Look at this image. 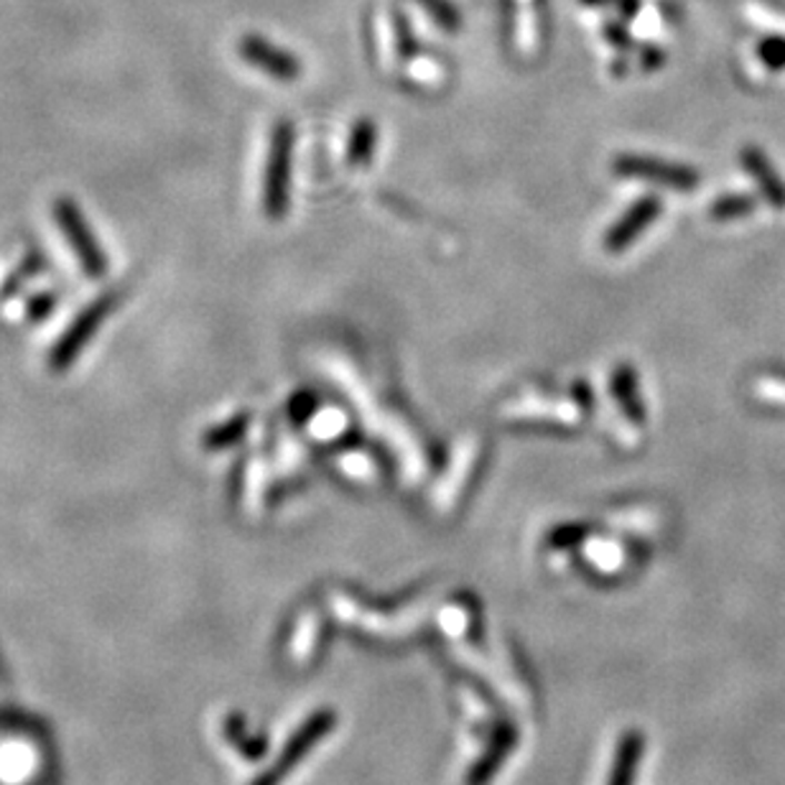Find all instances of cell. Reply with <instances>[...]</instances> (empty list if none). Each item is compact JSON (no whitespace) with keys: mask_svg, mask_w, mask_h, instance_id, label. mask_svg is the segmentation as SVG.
I'll return each instance as SVG.
<instances>
[{"mask_svg":"<svg viewBox=\"0 0 785 785\" xmlns=\"http://www.w3.org/2000/svg\"><path fill=\"white\" fill-rule=\"evenodd\" d=\"M375 138H378V130H375V126L370 123V120H362V123H357L355 133H352V141H350V161L352 163H360V161L368 159V156L372 153Z\"/></svg>","mask_w":785,"mask_h":785,"instance_id":"2e32d148","label":"cell"},{"mask_svg":"<svg viewBox=\"0 0 785 785\" xmlns=\"http://www.w3.org/2000/svg\"><path fill=\"white\" fill-rule=\"evenodd\" d=\"M240 57L246 59L250 67L260 69L268 77H276V80L291 82L301 74V62L289 51H284L276 43H270L268 39L258 37V33H246L238 43Z\"/></svg>","mask_w":785,"mask_h":785,"instance_id":"5b68a950","label":"cell"},{"mask_svg":"<svg viewBox=\"0 0 785 785\" xmlns=\"http://www.w3.org/2000/svg\"><path fill=\"white\" fill-rule=\"evenodd\" d=\"M757 54H761L763 62L771 69H783L785 67V39H767L761 43V49H757Z\"/></svg>","mask_w":785,"mask_h":785,"instance_id":"d6986e66","label":"cell"},{"mask_svg":"<svg viewBox=\"0 0 785 785\" xmlns=\"http://www.w3.org/2000/svg\"><path fill=\"white\" fill-rule=\"evenodd\" d=\"M617 173H623V177H635V179H645L653 181V185H663L668 189H682L688 191L696 187V177L694 171L682 169V166L674 163H663L656 159H643V156H623V159L615 161Z\"/></svg>","mask_w":785,"mask_h":785,"instance_id":"8992f818","label":"cell"},{"mask_svg":"<svg viewBox=\"0 0 785 785\" xmlns=\"http://www.w3.org/2000/svg\"><path fill=\"white\" fill-rule=\"evenodd\" d=\"M335 727H337V714L331 709H319L309 714L301 727L294 732L289 743L284 745L281 755L276 757V763L270 765L252 785H281L286 778H289V773L296 771V767L304 763V757H307Z\"/></svg>","mask_w":785,"mask_h":785,"instance_id":"277c9868","label":"cell"},{"mask_svg":"<svg viewBox=\"0 0 785 785\" xmlns=\"http://www.w3.org/2000/svg\"><path fill=\"white\" fill-rule=\"evenodd\" d=\"M54 220L62 230L64 240L72 248L77 264H80L82 274L90 278V281H100L108 274V256L100 246V240L95 238V232L90 225H87L82 209L77 207L74 199L59 197L54 202Z\"/></svg>","mask_w":785,"mask_h":785,"instance_id":"7a4b0ae2","label":"cell"},{"mask_svg":"<svg viewBox=\"0 0 785 785\" xmlns=\"http://www.w3.org/2000/svg\"><path fill=\"white\" fill-rule=\"evenodd\" d=\"M645 753V737L643 732H627L620 739L615 753V765L609 771L607 785H633L635 773H638V765L643 763Z\"/></svg>","mask_w":785,"mask_h":785,"instance_id":"9c48e42d","label":"cell"},{"mask_svg":"<svg viewBox=\"0 0 785 785\" xmlns=\"http://www.w3.org/2000/svg\"><path fill=\"white\" fill-rule=\"evenodd\" d=\"M584 3H587V6H605L607 0H584Z\"/></svg>","mask_w":785,"mask_h":785,"instance_id":"7402d4cb","label":"cell"},{"mask_svg":"<svg viewBox=\"0 0 785 785\" xmlns=\"http://www.w3.org/2000/svg\"><path fill=\"white\" fill-rule=\"evenodd\" d=\"M418 3H421L426 11L444 26V29L455 31L459 26V13L449 6V0H418Z\"/></svg>","mask_w":785,"mask_h":785,"instance_id":"ac0fdd59","label":"cell"},{"mask_svg":"<svg viewBox=\"0 0 785 785\" xmlns=\"http://www.w3.org/2000/svg\"><path fill=\"white\" fill-rule=\"evenodd\" d=\"M250 426V414H235L230 416L228 421L212 426V429H207L202 436V449L205 451H225L238 444L242 436H246Z\"/></svg>","mask_w":785,"mask_h":785,"instance_id":"7c38bea8","label":"cell"},{"mask_svg":"<svg viewBox=\"0 0 785 785\" xmlns=\"http://www.w3.org/2000/svg\"><path fill=\"white\" fill-rule=\"evenodd\" d=\"M314 408H317V400H314L311 396H307V392H301V396H296L291 400V416L296 418V421H304V418H309Z\"/></svg>","mask_w":785,"mask_h":785,"instance_id":"ffe728a7","label":"cell"},{"mask_svg":"<svg viewBox=\"0 0 785 785\" xmlns=\"http://www.w3.org/2000/svg\"><path fill=\"white\" fill-rule=\"evenodd\" d=\"M743 159L747 163V171L753 173L757 181H761L767 202L775 205V207H783L785 205V185L781 181L778 173H775L771 161L765 159V153L757 151V148H745Z\"/></svg>","mask_w":785,"mask_h":785,"instance_id":"8fae6325","label":"cell"},{"mask_svg":"<svg viewBox=\"0 0 785 785\" xmlns=\"http://www.w3.org/2000/svg\"><path fill=\"white\" fill-rule=\"evenodd\" d=\"M123 296H126L123 289H110L80 309V314L69 321V327L62 331V335H59L54 347H51V352L47 357V365H49L51 372L62 375L72 368L77 360H80L85 347L90 345L95 337H98L100 327L112 317V314L118 311Z\"/></svg>","mask_w":785,"mask_h":785,"instance_id":"6da1fadb","label":"cell"},{"mask_svg":"<svg viewBox=\"0 0 785 785\" xmlns=\"http://www.w3.org/2000/svg\"><path fill=\"white\" fill-rule=\"evenodd\" d=\"M658 212H660L658 199L648 197V199H643V202H635L630 212H627L623 220L617 222L613 230H609V235L605 238L607 250L609 252L625 250L645 228H648L653 220H656Z\"/></svg>","mask_w":785,"mask_h":785,"instance_id":"52a82bcc","label":"cell"},{"mask_svg":"<svg viewBox=\"0 0 785 785\" xmlns=\"http://www.w3.org/2000/svg\"><path fill=\"white\" fill-rule=\"evenodd\" d=\"M43 268H47V256H43V250L33 248L26 252L11 274L6 276V281L0 284V301H11L23 289H29V284L37 281V278L43 274Z\"/></svg>","mask_w":785,"mask_h":785,"instance_id":"30bf717a","label":"cell"},{"mask_svg":"<svg viewBox=\"0 0 785 785\" xmlns=\"http://www.w3.org/2000/svg\"><path fill=\"white\" fill-rule=\"evenodd\" d=\"M225 737H228V743L238 749L246 761H260L266 753V739L250 737L246 722L240 719V714H230L228 722H225Z\"/></svg>","mask_w":785,"mask_h":785,"instance_id":"4fadbf2b","label":"cell"},{"mask_svg":"<svg viewBox=\"0 0 785 785\" xmlns=\"http://www.w3.org/2000/svg\"><path fill=\"white\" fill-rule=\"evenodd\" d=\"M296 133L289 120H281L270 136V153L264 185V209L270 220H281L289 209V181Z\"/></svg>","mask_w":785,"mask_h":785,"instance_id":"3957f363","label":"cell"},{"mask_svg":"<svg viewBox=\"0 0 785 785\" xmlns=\"http://www.w3.org/2000/svg\"><path fill=\"white\" fill-rule=\"evenodd\" d=\"M747 212H753V199L749 197H727L712 207V215L717 220H732V217H743Z\"/></svg>","mask_w":785,"mask_h":785,"instance_id":"e0dca14e","label":"cell"},{"mask_svg":"<svg viewBox=\"0 0 785 785\" xmlns=\"http://www.w3.org/2000/svg\"><path fill=\"white\" fill-rule=\"evenodd\" d=\"M57 307H59V291H39L26 301L23 317L26 321H31V325H41L43 319H49L51 314H54Z\"/></svg>","mask_w":785,"mask_h":785,"instance_id":"9a60e30c","label":"cell"},{"mask_svg":"<svg viewBox=\"0 0 785 785\" xmlns=\"http://www.w3.org/2000/svg\"><path fill=\"white\" fill-rule=\"evenodd\" d=\"M615 396L633 421H643V400L638 398V392H635V378L627 368L615 375Z\"/></svg>","mask_w":785,"mask_h":785,"instance_id":"5bb4252c","label":"cell"},{"mask_svg":"<svg viewBox=\"0 0 785 785\" xmlns=\"http://www.w3.org/2000/svg\"><path fill=\"white\" fill-rule=\"evenodd\" d=\"M518 743V737H516V729L513 727H503L500 732H495L493 739H490V745L485 747V753L479 761L469 767V773H467V785H487L493 778H495V773L500 771L503 763H505V757L510 755V749L516 747Z\"/></svg>","mask_w":785,"mask_h":785,"instance_id":"ba28073f","label":"cell"},{"mask_svg":"<svg viewBox=\"0 0 785 785\" xmlns=\"http://www.w3.org/2000/svg\"><path fill=\"white\" fill-rule=\"evenodd\" d=\"M582 526H566L562 530H554V536H552V546H569V544H577V540L582 538Z\"/></svg>","mask_w":785,"mask_h":785,"instance_id":"44dd1931","label":"cell"}]
</instances>
